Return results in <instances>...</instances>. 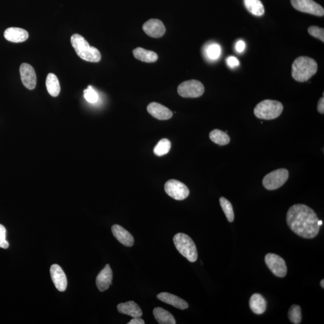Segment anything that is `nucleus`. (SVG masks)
Instances as JSON below:
<instances>
[{
    "label": "nucleus",
    "mask_w": 324,
    "mask_h": 324,
    "mask_svg": "<svg viewBox=\"0 0 324 324\" xmlns=\"http://www.w3.org/2000/svg\"><path fill=\"white\" fill-rule=\"evenodd\" d=\"M84 98L89 103L95 104L98 101V94L91 86H89L88 88L84 90Z\"/></svg>",
    "instance_id": "30"
},
{
    "label": "nucleus",
    "mask_w": 324,
    "mask_h": 324,
    "mask_svg": "<svg viewBox=\"0 0 324 324\" xmlns=\"http://www.w3.org/2000/svg\"><path fill=\"white\" fill-rule=\"evenodd\" d=\"M289 178V172L284 168L272 171L262 180V184L267 190H274L282 187Z\"/></svg>",
    "instance_id": "6"
},
{
    "label": "nucleus",
    "mask_w": 324,
    "mask_h": 324,
    "mask_svg": "<svg viewBox=\"0 0 324 324\" xmlns=\"http://www.w3.org/2000/svg\"><path fill=\"white\" fill-rule=\"evenodd\" d=\"M221 48L217 44H212L206 48V54L210 60H218L220 56Z\"/></svg>",
    "instance_id": "29"
},
{
    "label": "nucleus",
    "mask_w": 324,
    "mask_h": 324,
    "mask_svg": "<svg viewBox=\"0 0 324 324\" xmlns=\"http://www.w3.org/2000/svg\"><path fill=\"white\" fill-rule=\"evenodd\" d=\"M119 313L127 314L133 318H140L142 316V311L136 302L133 301L120 303L117 306Z\"/></svg>",
    "instance_id": "19"
},
{
    "label": "nucleus",
    "mask_w": 324,
    "mask_h": 324,
    "mask_svg": "<svg viewBox=\"0 0 324 324\" xmlns=\"http://www.w3.org/2000/svg\"><path fill=\"white\" fill-rule=\"evenodd\" d=\"M46 86L48 92L52 97H57L60 94V84L58 78L54 74H48L46 80Z\"/></svg>",
    "instance_id": "23"
},
{
    "label": "nucleus",
    "mask_w": 324,
    "mask_h": 324,
    "mask_svg": "<svg viewBox=\"0 0 324 324\" xmlns=\"http://www.w3.org/2000/svg\"><path fill=\"white\" fill-rule=\"evenodd\" d=\"M164 190L170 197L178 200H185L190 193L184 183L176 180H170L165 183Z\"/></svg>",
    "instance_id": "8"
},
{
    "label": "nucleus",
    "mask_w": 324,
    "mask_h": 324,
    "mask_svg": "<svg viewBox=\"0 0 324 324\" xmlns=\"http://www.w3.org/2000/svg\"><path fill=\"white\" fill-rule=\"evenodd\" d=\"M171 147V143L168 139H162L154 147V153L156 156H162L169 152Z\"/></svg>",
    "instance_id": "27"
},
{
    "label": "nucleus",
    "mask_w": 324,
    "mask_h": 324,
    "mask_svg": "<svg viewBox=\"0 0 324 324\" xmlns=\"http://www.w3.org/2000/svg\"><path fill=\"white\" fill-rule=\"evenodd\" d=\"M144 32L150 37L161 38L164 34L166 28L160 20L152 19L147 20L142 26Z\"/></svg>",
    "instance_id": "12"
},
{
    "label": "nucleus",
    "mask_w": 324,
    "mask_h": 324,
    "mask_svg": "<svg viewBox=\"0 0 324 324\" xmlns=\"http://www.w3.org/2000/svg\"><path fill=\"white\" fill-rule=\"evenodd\" d=\"M71 44L77 55L85 61L98 62L100 61L101 54L97 48L91 46L86 38L78 34L72 36Z\"/></svg>",
    "instance_id": "3"
},
{
    "label": "nucleus",
    "mask_w": 324,
    "mask_h": 324,
    "mask_svg": "<svg viewBox=\"0 0 324 324\" xmlns=\"http://www.w3.org/2000/svg\"><path fill=\"white\" fill-rule=\"evenodd\" d=\"M174 243L180 254L191 262H194L198 259L196 245L190 236L185 234L178 233L174 236Z\"/></svg>",
    "instance_id": "5"
},
{
    "label": "nucleus",
    "mask_w": 324,
    "mask_h": 324,
    "mask_svg": "<svg viewBox=\"0 0 324 324\" xmlns=\"http://www.w3.org/2000/svg\"><path fill=\"white\" fill-rule=\"evenodd\" d=\"M219 201L228 220L232 222L234 220V212L232 204L224 197H221Z\"/></svg>",
    "instance_id": "26"
},
{
    "label": "nucleus",
    "mask_w": 324,
    "mask_h": 324,
    "mask_svg": "<svg viewBox=\"0 0 324 324\" xmlns=\"http://www.w3.org/2000/svg\"><path fill=\"white\" fill-rule=\"evenodd\" d=\"M324 280L322 279V280L320 281V286L322 287L323 289L324 288Z\"/></svg>",
    "instance_id": "37"
},
{
    "label": "nucleus",
    "mask_w": 324,
    "mask_h": 324,
    "mask_svg": "<svg viewBox=\"0 0 324 324\" xmlns=\"http://www.w3.org/2000/svg\"><path fill=\"white\" fill-rule=\"evenodd\" d=\"M248 10L254 16H261L265 13V8L260 0H244Z\"/></svg>",
    "instance_id": "24"
},
{
    "label": "nucleus",
    "mask_w": 324,
    "mask_h": 324,
    "mask_svg": "<svg viewBox=\"0 0 324 324\" xmlns=\"http://www.w3.org/2000/svg\"><path fill=\"white\" fill-rule=\"evenodd\" d=\"M317 110L318 112L320 114H324V98H321L318 102Z\"/></svg>",
    "instance_id": "35"
},
{
    "label": "nucleus",
    "mask_w": 324,
    "mask_h": 324,
    "mask_svg": "<svg viewBox=\"0 0 324 324\" xmlns=\"http://www.w3.org/2000/svg\"><path fill=\"white\" fill-rule=\"evenodd\" d=\"M291 4L296 10L318 16H323L324 9L314 0H290Z\"/></svg>",
    "instance_id": "10"
},
{
    "label": "nucleus",
    "mask_w": 324,
    "mask_h": 324,
    "mask_svg": "<svg viewBox=\"0 0 324 324\" xmlns=\"http://www.w3.org/2000/svg\"><path fill=\"white\" fill-rule=\"evenodd\" d=\"M226 63L228 66L232 68L238 67L240 65L239 60L237 59L236 56H230L229 57H228L226 59Z\"/></svg>",
    "instance_id": "33"
},
{
    "label": "nucleus",
    "mask_w": 324,
    "mask_h": 324,
    "mask_svg": "<svg viewBox=\"0 0 324 324\" xmlns=\"http://www.w3.org/2000/svg\"><path fill=\"white\" fill-rule=\"evenodd\" d=\"M156 320L160 324H176V321L170 312L161 308H156L153 310Z\"/></svg>",
    "instance_id": "22"
},
{
    "label": "nucleus",
    "mask_w": 324,
    "mask_h": 324,
    "mask_svg": "<svg viewBox=\"0 0 324 324\" xmlns=\"http://www.w3.org/2000/svg\"><path fill=\"white\" fill-rule=\"evenodd\" d=\"M21 80L27 89L32 90L35 88L37 84V76L34 68L27 63H22L20 66Z\"/></svg>",
    "instance_id": "11"
},
{
    "label": "nucleus",
    "mask_w": 324,
    "mask_h": 324,
    "mask_svg": "<svg viewBox=\"0 0 324 324\" xmlns=\"http://www.w3.org/2000/svg\"><path fill=\"white\" fill-rule=\"evenodd\" d=\"M205 88L199 80H192L183 82L178 87L180 96L185 98H196L204 94Z\"/></svg>",
    "instance_id": "7"
},
{
    "label": "nucleus",
    "mask_w": 324,
    "mask_h": 324,
    "mask_svg": "<svg viewBox=\"0 0 324 324\" xmlns=\"http://www.w3.org/2000/svg\"><path fill=\"white\" fill-rule=\"evenodd\" d=\"M249 306L254 314H260L266 310V302L262 295L260 294H254L249 301Z\"/></svg>",
    "instance_id": "20"
},
{
    "label": "nucleus",
    "mask_w": 324,
    "mask_h": 324,
    "mask_svg": "<svg viewBox=\"0 0 324 324\" xmlns=\"http://www.w3.org/2000/svg\"><path fill=\"white\" fill-rule=\"evenodd\" d=\"M288 318L294 324L301 323L302 320V309L298 305H292L288 312Z\"/></svg>",
    "instance_id": "28"
},
{
    "label": "nucleus",
    "mask_w": 324,
    "mask_h": 324,
    "mask_svg": "<svg viewBox=\"0 0 324 324\" xmlns=\"http://www.w3.org/2000/svg\"><path fill=\"white\" fill-rule=\"evenodd\" d=\"M318 225H319L320 226H322V220H318Z\"/></svg>",
    "instance_id": "38"
},
{
    "label": "nucleus",
    "mask_w": 324,
    "mask_h": 324,
    "mask_svg": "<svg viewBox=\"0 0 324 324\" xmlns=\"http://www.w3.org/2000/svg\"><path fill=\"white\" fill-rule=\"evenodd\" d=\"M308 32L314 38L320 39L324 42V30L318 26H311L308 29Z\"/></svg>",
    "instance_id": "31"
},
{
    "label": "nucleus",
    "mask_w": 324,
    "mask_h": 324,
    "mask_svg": "<svg viewBox=\"0 0 324 324\" xmlns=\"http://www.w3.org/2000/svg\"><path fill=\"white\" fill-rule=\"evenodd\" d=\"M158 298L162 302L167 303L168 304L172 305L177 308L184 310L188 308V304L185 300L173 294L168 292H162L157 296Z\"/></svg>",
    "instance_id": "18"
},
{
    "label": "nucleus",
    "mask_w": 324,
    "mask_h": 324,
    "mask_svg": "<svg viewBox=\"0 0 324 324\" xmlns=\"http://www.w3.org/2000/svg\"><path fill=\"white\" fill-rule=\"evenodd\" d=\"M317 71V62L310 57L300 56L292 63V76L298 82L308 81L316 74Z\"/></svg>",
    "instance_id": "2"
},
{
    "label": "nucleus",
    "mask_w": 324,
    "mask_h": 324,
    "mask_svg": "<svg viewBox=\"0 0 324 324\" xmlns=\"http://www.w3.org/2000/svg\"><path fill=\"white\" fill-rule=\"evenodd\" d=\"M134 56L138 60L146 62H154L158 59V54L153 51L137 48L133 50Z\"/></svg>",
    "instance_id": "21"
},
{
    "label": "nucleus",
    "mask_w": 324,
    "mask_h": 324,
    "mask_svg": "<svg viewBox=\"0 0 324 324\" xmlns=\"http://www.w3.org/2000/svg\"><path fill=\"white\" fill-rule=\"evenodd\" d=\"M147 110L154 117L159 120H167L172 118L173 113L170 109L160 104L152 102L147 106Z\"/></svg>",
    "instance_id": "14"
},
{
    "label": "nucleus",
    "mask_w": 324,
    "mask_h": 324,
    "mask_svg": "<svg viewBox=\"0 0 324 324\" xmlns=\"http://www.w3.org/2000/svg\"><path fill=\"white\" fill-rule=\"evenodd\" d=\"M283 110V104L280 102L265 100L260 102L254 108V114L260 119L274 120L281 115Z\"/></svg>",
    "instance_id": "4"
},
{
    "label": "nucleus",
    "mask_w": 324,
    "mask_h": 324,
    "mask_svg": "<svg viewBox=\"0 0 324 324\" xmlns=\"http://www.w3.org/2000/svg\"><path fill=\"white\" fill-rule=\"evenodd\" d=\"M209 136L213 142L219 146L227 145L230 142L229 135L218 129H214L210 132Z\"/></svg>",
    "instance_id": "25"
},
{
    "label": "nucleus",
    "mask_w": 324,
    "mask_h": 324,
    "mask_svg": "<svg viewBox=\"0 0 324 324\" xmlns=\"http://www.w3.org/2000/svg\"><path fill=\"white\" fill-rule=\"evenodd\" d=\"M246 49L245 42L242 40H240L236 44V50L237 52L242 53L244 52Z\"/></svg>",
    "instance_id": "34"
},
{
    "label": "nucleus",
    "mask_w": 324,
    "mask_h": 324,
    "mask_svg": "<svg viewBox=\"0 0 324 324\" xmlns=\"http://www.w3.org/2000/svg\"><path fill=\"white\" fill-rule=\"evenodd\" d=\"M50 273L53 283L56 289L60 292H64L67 288L68 280L62 267L57 264H53L50 266Z\"/></svg>",
    "instance_id": "13"
},
{
    "label": "nucleus",
    "mask_w": 324,
    "mask_h": 324,
    "mask_svg": "<svg viewBox=\"0 0 324 324\" xmlns=\"http://www.w3.org/2000/svg\"><path fill=\"white\" fill-rule=\"evenodd\" d=\"M112 270H111L109 264H107L104 268L99 272L97 278H96V285H97L98 290L101 292H104L107 290L112 284Z\"/></svg>",
    "instance_id": "15"
},
{
    "label": "nucleus",
    "mask_w": 324,
    "mask_h": 324,
    "mask_svg": "<svg viewBox=\"0 0 324 324\" xmlns=\"http://www.w3.org/2000/svg\"><path fill=\"white\" fill-rule=\"evenodd\" d=\"M9 244L6 240V229L3 225L0 224V248H8Z\"/></svg>",
    "instance_id": "32"
},
{
    "label": "nucleus",
    "mask_w": 324,
    "mask_h": 324,
    "mask_svg": "<svg viewBox=\"0 0 324 324\" xmlns=\"http://www.w3.org/2000/svg\"><path fill=\"white\" fill-rule=\"evenodd\" d=\"M145 322L140 318H134L128 324H144Z\"/></svg>",
    "instance_id": "36"
},
{
    "label": "nucleus",
    "mask_w": 324,
    "mask_h": 324,
    "mask_svg": "<svg viewBox=\"0 0 324 324\" xmlns=\"http://www.w3.org/2000/svg\"><path fill=\"white\" fill-rule=\"evenodd\" d=\"M318 216L313 210L304 204H296L288 210L286 222L293 232L304 238L312 239L319 233Z\"/></svg>",
    "instance_id": "1"
},
{
    "label": "nucleus",
    "mask_w": 324,
    "mask_h": 324,
    "mask_svg": "<svg viewBox=\"0 0 324 324\" xmlns=\"http://www.w3.org/2000/svg\"><path fill=\"white\" fill-rule=\"evenodd\" d=\"M112 232L116 238L122 244L132 247L134 244V238L132 234L124 228L118 224H114L112 226Z\"/></svg>",
    "instance_id": "16"
},
{
    "label": "nucleus",
    "mask_w": 324,
    "mask_h": 324,
    "mask_svg": "<svg viewBox=\"0 0 324 324\" xmlns=\"http://www.w3.org/2000/svg\"><path fill=\"white\" fill-rule=\"evenodd\" d=\"M266 265L276 276L284 278L287 274V266L284 260L274 254H268L265 258Z\"/></svg>",
    "instance_id": "9"
},
{
    "label": "nucleus",
    "mask_w": 324,
    "mask_h": 324,
    "mask_svg": "<svg viewBox=\"0 0 324 324\" xmlns=\"http://www.w3.org/2000/svg\"><path fill=\"white\" fill-rule=\"evenodd\" d=\"M4 36L8 41L14 43H20L26 41L29 34L26 30L17 27H10L5 30Z\"/></svg>",
    "instance_id": "17"
}]
</instances>
